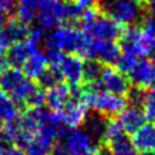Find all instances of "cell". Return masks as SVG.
I'll return each instance as SVG.
<instances>
[{
	"instance_id": "obj_18",
	"label": "cell",
	"mask_w": 155,
	"mask_h": 155,
	"mask_svg": "<svg viewBox=\"0 0 155 155\" xmlns=\"http://www.w3.org/2000/svg\"><path fill=\"white\" fill-rule=\"evenodd\" d=\"M2 33L5 34V36L7 38V40L10 41V44H15L17 41H21L23 39H25L29 34V25L24 24L23 22H21L19 19H17L16 17H8L4 28L1 29Z\"/></svg>"
},
{
	"instance_id": "obj_43",
	"label": "cell",
	"mask_w": 155,
	"mask_h": 155,
	"mask_svg": "<svg viewBox=\"0 0 155 155\" xmlns=\"http://www.w3.org/2000/svg\"><path fill=\"white\" fill-rule=\"evenodd\" d=\"M139 155H155L154 151H144V153H140Z\"/></svg>"
},
{
	"instance_id": "obj_1",
	"label": "cell",
	"mask_w": 155,
	"mask_h": 155,
	"mask_svg": "<svg viewBox=\"0 0 155 155\" xmlns=\"http://www.w3.org/2000/svg\"><path fill=\"white\" fill-rule=\"evenodd\" d=\"M91 40L92 38L82 29L73 24H62L57 25L45 38V46L46 50H58L63 53L78 54L85 61Z\"/></svg>"
},
{
	"instance_id": "obj_45",
	"label": "cell",
	"mask_w": 155,
	"mask_h": 155,
	"mask_svg": "<svg viewBox=\"0 0 155 155\" xmlns=\"http://www.w3.org/2000/svg\"><path fill=\"white\" fill-rule=\"evenodd\" d=\"M154 153H155V150H154Z\"/></svg>"
},
{
	"instance_id": "obj_15",
	"label": "cell",
	"mask_w": 155,
	"mask_h": 155,
	"mask_svg": "<svg viewBox=\"0 0 155 155\" xmlns=\"http://www.w3.org/2000/svg\"><path fill=\"white\" fill-rule=\"evenodd\" d=\"M48 68V59L45 52L35 50L22 65V71L28 79L36 80Z\"/></svg>"
},
{
	"instance_id": "obj_4",
	"label": "cell",
	"mask_w": 155,
	"mask_h": 155,
	"mask_svg": "<svg viewBox=\"0 0 155 155\" xmlns=\"http://www.w3.org/2000/svg\"><path fill=\"white\" fill-rule=\"evenodd\" d=\"M119 46L122 53L132 56L137 59L144 58L150 54L148 47L142 40L139 25L125 27V30L119 39Z\"/></svg>"
},
{
	"instance_id": "obj_11",
	"label": "cell",
	"mask_w": 155,
	"mask_h": 155,
	"mask_svg": "<svg viewBox=\"0 0 155 155\" xmlns=\"http://www.w3.org/2000/svg\"><path fill=\"white\" fill-rule=\"evenodd\" d=\"M88 108L75 97H70L61 110L63 124L69 128H76L82 125L87 117Z\"/></svg>"
},
{
	"instance_id": "obj_37",
	"label": "cell",
	"mask_w": 155,
	"mask_h": 155,
	"mask_svg": "<svg viewBox=\"0 0 155 155\" xmlns=\"http://www.w3.org/2000/svg\"><path fill=\"white\" fill-rule=\"evenodd\" d=\"M103 151H104V148L103 147H101V145H93L88 151H86L82 155H103Z\"/></svg>"
},
{
	"instance_id": "obj_13",
	"label": "cell",
	"mask_w": 155,
	"mask_h": 155,
	"mask_svg": "<svg viewBox=\"0 0 155 155\" xmlns=\"http://www.w3.org/2000/svg\"><path fill=\"white\" fill-rule=\"evenodd\" d=\"M131 143L139 153L155 150V125L151 122L143 124L131 134Z\"/></svg>"
},
{
	"instance_id": "obj_7",
	"label": "cell",
	"mask_w": 155,
	"mask_h": 155,
	"mask_svg": "<svg viewBox=\"0 0 155 155\" xmlns=\"http://www.w3.org/2000/svg\"><path fill=\"white\" fill-rule=\"evenodd\" d=\"M120 54V46L115 41L92 39L87 51L86 59H96L103 65H111L115 64Z\"/></svg>"
},
{
	"instance_id": "obj_5",
	"label": "cell",
	"mask_w": 155,
	"mask_h": 155,
	"mask_svg": "<svg viewBox=\"0 0 155 155\" xmlns=\"http://www.w3.org/2000/svg\"><path fill=\"white\" fill-rule=\"evenodd\" d=\"M127 104L128 103L125 96L101 91L94 94L92 109L104 117H115L127 107Z\"/></svg>"
},
{
	"instance_id": "obj_42",
	"label": "cell",
	"mask_w": 155,
	"mask_h": 155,
	"mask_svg": "<svg viewBox=\"0 0 155 155\" xmlns=\"http://www.w3.org/2000/svg\"><path fill=\"white\" fill-rule=\"evenodd\" d=\"M5 124H6V121H5L4 119H1V117H0V131L5 127Z\"/></svg>"
},
{
	"instance_id": "obj_33",
	"label": "cell",
	"mask_w": 155,
	"mask_h": 155,
	"mask_svg": "<svg viewBox=\"0 0 155 155\" xmlns=\"http://www.w3.org/2000/svg\"><path fill=\"white\" fill-rule=\"evenodd\" d=\"M50 155H71V154L62 143H56L53 144Z\"/></svg>"
},
{
	"instance_id": "obj_28",
	"label": "cell",
	"mask_w": 155,
	"mask_h": 155,
	"mask_svg": "<svg viewBox=\"0 0 155 155\" xmlns=\"http://www.w3.org/2000/svg\"><path fill=\"white\" fill-rule=\"evenodd\" d=\"M44 104H45V90L36 84L35 88L27 97L24 105L27 108H38V107H42Z\"/></svg>"
},
{
	"instance_id": "obj_31",
	"label": "cell",
	"mask_w": 155,
	"mask_h": 155,
	"mask_svg": "<svg viewBox=\"0 0 155 155\" xmlns=\"http://www.w3.org/2000/svg\"><path fill=\"white\" fill-rule=\"evenodd\" d=\"M27 39H28L34 46L38 47V46L42 42V40H44V30H42L40 27H39V28H34V29L29 30V34H28Z\"/></svg>"
},
{
	"instance_id": "obj_41",
	"label": "cell",
	"mask_w": 155,
	"mask_h": 155,
	"mask_svg": "<svg viewBox=\"0 0 155 155\" xmlns=\"http://www.w3.org/2000/svg\"><path fill=\"white\" fill-rule=\"evenodd\" d=\"M150 7V13L153 16H155V0H149V6Z\"/></svg>"
},
{
	"instance_id": "obj_34",
	"label": "cell",
	"mask_w": 155,
	"mask_h": 155,
	"mask_svg": "<svg viewBox=\"0 0 155 155\" xmlns=\"http://www.w3.org/2000/svg\"><path fill=\"white\" fill-rule=\"evenodd\" d=\"M5 155H24V150L22 148H19L18 145L11 144V145L6 147Z\"/></svg>"
},
{
	"instance_id": "obj_35",
	"label": "cell",
	"mask_w": 155,
	"mask_h": 155,
	"mask_svg": "<svg viewBox=\"0 0 155 155\" xmlns=\"http://www.w3.org/2000/svg\"><path fill=\"white\" fill-rule=\"evenodd\" d=\"M10 46H11L10 41L7 40V38L5 36V34L2 33V30H0V54H4Z\"/></svg>"
},
{
	"instance_id": "obj_12",
	"label": "cell",
	"mask_w": 155,
	"mask_h": 155,
	"mask_svg": "<svg viewBox=\"0 0 155 155\" xmlns=\"http://www.w3.org/2000/svg\"><path fill=\"white\" fill-rule=\"evenodd\" d=\"M70 98V87L64 81H59L45 90V103L52 111H61Z\"/></svg>"
},
{
	"instance_id": "obj_30",
	"label": "cell",
	"mask_w": 155,
	"mask_h": 155,
	"mask_svg": "<svg viewBox=\"0 0 155 155\" xmlns=\"http://www.w3.org/2000/svg\"><path fill=\"white\" fill-rule=\"evenodd\" d=\"M137 61H138L137 58L122 53V54H120V57H119L117 61L115 62V65H116V69H117L120 73L127 75V74L131 71V69L134 67V64H136Z\"/></svg>"
},
{
	"instance_id": "obj_19",
	"label": "cell",
	"mask_w": 155,
	"mask_h": 155,
	"mask_svg": "<svg viewBox=\"0 0 155 155\" xmlns=\"http://www.w3.org/2000/svg\"><path fill=\"white\" fill-rule=\"evenodd\" d=\"M25 78L27 76L19 68L10 67L0 74V88L10 96Z\"/></svg>"
},
{
	"instance_id": "obj_38",
	"label": "cell",
	"mask_w": 155,
	"mask_h": 155,
	"mask_svg": "<svg viewBox=\"0 0 155 155\" xmlns=\"http://www.w3.org/2000/svg\"><path fill=\"white\" fill-rule=\"evenodd\" d=\"M7 68H10V63H8L7 58H6V56L5 54H0V74L4 70H6Z\"/></svg>"
},
{
	"instance_id": "obj_27",
	"label": "cell",
	"mask_w": 155,
	"mask_h": 155,
	"mask_svg": "<svg viewBox=\"0 0 155 155\" xmlns=\"http://www.w3.org/2000/svg\"><path fill=\"white\" fill-rule=\"evenodd\" d=\"M15 17L17 19H19L21 22H23L24 24L29 25L31 24L35 18H36V11L22 2H18L17 4V7H16V11H15Z\"/></svg>"
},
{
	"instance_id": "obj_32",
	"label": "cell",
	"mask_w": 155,
	"mask_h": 155,
	"mask_svg": "<svg viewBox=\"0 0 155 155\" xmlns=\"http://www.w3.org/2000/svg\"><path fill=\"white\" fill-rule=\"evenodd\" d=\"M17 4H18L17 0H0V8H1L8 17H11V16L15 13V11H16Z\"/></svg>"
},
{
	"instance_id": "obj_44",
	"label": "cell",
	"mask_w": 155,
	"mask_h": 155,
	"mask_svg": "<svg viewBox=\"0 0 155 155\" xmlns=\"http://www.w3.org/2000/svg\"><path fill=\"white\" fill-rule=\"evenodd\" d=\"M5 150H6V147L0 145V155H5Z\"/></svg>"
},
{
	"instance_id": "obj_3",
	"label": "cell",
	"mask_w": 155,
	"mask_h": 155,
	"mask_svg": "<svg viewBox=\"0 0 155 155\" xmlns=\"http://www.w3.org/2000/svg\"><path fill=\"white\" fill-rule=\"evenodd\" d=\"M82 30L87 33L92 39L115 41L120 39L121 34L125 30V25L117 23L102 11L99 16Z\"/></svg>"
},
{
	"instance_id": "obj_21",
	"label": "cell",
	"mask_w": 155,
	"mask_h": 155,
	"mask_svg": "<svg viewBox=\"0 0 155 155\" xmlns=\"http://www.w3.org/2000/svg\"><path fill=\"white\" fill-rule=\"evenodd\" d=\"M140 35L142 40L148 47L150 54L155 52V16L151 13L144 16L140 21Z\"/></svg>"
},
{
	"instance_id": "obj_26",
	"label": "cell",
	"mask_w": 155,
	"mask_h": 155,
	"mask_svg": "<svg viewBox=\"0 0 155 155\" xmlns=\"http://www.w3.org/2000/svg\"><path fill=\"white\" fill-rule=\"evenodd\" d=\"M142 110L144 113L145 120L151 122L155 121V82L150 86V90L145 92Z\"/></svg>"
},
{
	"instance_id": "obj_40",
	"label": "cell",
	"mask_w": 155,
	"mask_h": 155,
	"mask_svg": "<svg viewBox=\"0 0 155 155\" xmlns=\"http://www.w3.org/2000/svg\"><path fill=\"white\" fill-rule=\"evenodd\" d=\"M7 18H8V16L0 8V30L4 28V25H5L6 21H7Z\"/></svg>"
},
{
	"instance_id": "obj_14",
	"label": "cell",
	"mask_w": 155,
	"mask_h": 155,
	"mask_svg": "<svg viewBox=\"0 0 155 155\" xmlns=\"http://www.w3.org/2000/svg\"><path fill=\"white\" fill-rule=\"evenodd\" d=\"M38 50L36 46H34L27 38L17 41L15 44H12L7 51H6V58L10 63V65L19 68L24 64V62L28 59V57L35 51Z\"/></svg>"
},
{
	"instance_id": "obj_29",
	"label": "cell",
	"mask_w": 155,
	"mask_h": 155,
	"mask_svg": "<svg viewBox=\"0 0 155 155\" xmlns=\"http://www.w3.org/2000/svg\"><path fill=\"white\" fill-rule=\"evenodd\" d=\"M127 103L132 107H138L142 108L143 102H144V97H145V90L138 88V87H130L128 92L125 94Z\"/></svg>"
},
{
	"instance_id": "obj_36",
	"label": "cell",
	"mask_w": 155,
	"mask_h": 155,
	"mask_svg": "<svg viewBox=\"0 0 155 155\" xmlns=\"http://www.w3.org/2000/svg\"><path fill=\"white\" fill-rule=\"evenodd\" d=\"M75 2V5L78 7H80L81 10L85 8V7H88V6H92L94 4L98 2V0H73Z\"/></svg>"
},
{
	"instance_id": "obj_20",
	"label": "cell",
	"mask_w": 155,
	"mask_h": 155,
	"mask_svg": "<svg viewBox=\"0 0 155 155\" xmlns=\"http://www.w3.org/2000/svg\"><path fill=\"white\" fill-rule=\"evenodd\" d=\"M54 142L42 133H36L23 148L24 155H48Z\"/></svg>"
},
{
	"instance_id": "obj_22",
	"label": "cell",
	"mask_w": 155,
	"mask_h": 155,
	"mask_svg": "<svg viewBox=\"0 0 155 155\" xmlns=\"http://www.w3.org/2000/svg\"><path fill=\"white\" fill-rule=\"evenodd\" d=\"M105 122H107V117H104L103 115L94 113L90 116L86 117L85 120V131L90 134V137L96 140H101L103 132H104V127H105Z\"/></svg>"
},
{
	"instance_id": "obj_10",
	"label": "cell",
	"mask_w": 155,
	"mask_h": 155,
	"mask_svg": "<svg viewBox=\"0 0 155 155\" xmlns=\"http://www.w3.org/2000/svg\"><path fill=\"white\" fill-rule=\"evenodd\" d=\"M59 71L62 79H64L68 85L82 84L84 59L78 54L67 53L62 58V62L59 64Z\"/></svg>"
},
{
	"instance_id": "obj_16",
	"label": "cell",
	"mask_w": 155,
	"mask_h": 155,
	"mask_svg": "<svg viewBox=\"0 0 155 155\" xmlns=\"http://www.w3.org/2000/svg\"><path fill=\"white\" fill-rule=\"evenodd\" d=\"M119 121L127 134L136 132L143 124H145V116L142 108L138 107H126L119 114Z\"/></svg>"
},
{
	"instance_id": "obj_23",
	"label": "cell",
	"mask_w": 155,
	"mask_h": 155,
	"mask_svg": "<svg viewBox=\"0 0 155 155\" xmlns=\"http://www.w3.org/2000/svg\"><path fill=\"white\" fill-rule=\"evenodd\" d=\"M18 114V105L0 88V117L10 121Z\"/></svg>"
},
{
	"instance_id": "obj_2",
	"label": "cell",
	"mask_w": 155,
	"mask_h": 155,
	"mask_svg": "<svg viewBox=\"0 0 155 155\" xmlns=\"http://www.w3.org/2000/svg\"><path fill=\"white\" fill-rule=\"evenodd\" d=\"M101 6L104 13H107L110 18L125 27L134 24L143 18L140 12L142 8L131 0H111L104 6Z\"/></svg>"
},
{
	"instance_id": "obj_39",
	"label": "cell",
	"mask_w": 155,
	"mask_h": 155,
	"mask_svg": "<svg viewBox=\"0 0 155 155\" xmlns=\"http://www.w3.org/2000/svg\"><path fill=\"white\" fill-rule=\"evenodd\" d=\"M132 2H134L138 7H140L142 10L143 8H147L149 6V0H131Z\"/></svg>"
},
{
	"instance_id": "obj_9",
	"label": "cell",
	"mask_w": 155,
	"mask_h": 155,
	"mask_svg": "<svg viewBox=\"0 0 155 155\" xmlns=\"http://www.w3.org/2000/svg\"><path fill=\"white\" fill-rule=\"evenodd\" d=\"M61 139H63L62 144L71 155H82L93 147L90 134L79 127L71 128L70 131H64Z\"/></svg>"
},
{
	"instance_id": "obj_6",
	"label": "cell",
	"mask_w": 155,
	"mask_h": 155,
	"mask_svg": "<svg viewBox=\"0 0 155 155\" xmlns=\"http://www.w3.org/2000/svg\"><path fill=\"white\" fill-rule=\"evenodd\" d=\"M98 82L102 91L121 96H125L131 87L128 78L111 65H103Z\"/></svg>"
},
{
	"instance_id": "obj_17",
	"label": "cell",
	"mask_w": 155,
	"mask_h": 155,
	"mask_svg": "<svg viewBox=\"0 0 155 155\" xmlns=\"http://www.w3.org/2000/svg\"><path fill=\"white\" fill-rule=\"evenodd\" d=\"M124 137H126V132L124 131L119 119H116V117H107L104 132H103V136H102V138L99 140V145L107 149L113 143L122 139Z\"/></svg>"
},
{
	"instance_id": "obj_24",
	"label": "cell",
	"mask_w": 155,
	"mask_h": 155,
	"mask_svg": "<svg viewBox=\"0 0 155 155\" xmlns=\"http://www.w3.org/2000/svg\"><path fill=\"white\" fill-rule=\"evenodd\" d=\"M103 64L96 59H85L84 61V73H82V84H92L99 79Z\"/></svg>"
},
{
	"instance_id": "obj_8",
	"label": "cell",
	"mask_w": 155,
	"mask_h": 155,
	"mask_svg": "<svg viewBox=\"0 0 155 155\" xmlns=\"http://www.w3.org/2000/svg\"><path fill=\"white\" fill-rule=\"evenodd\" d=\"M130 84L134 87L147 90L155 82V62L150 58H139L127 74Z\"/></svg>"
},
{
	"instance_id": "obj_25",
	"label": "cell",
	"mask_w": 155,
	"mask_h": 155,
	"mask_svg": "<svg viewBox=\"0 0 155 155\" xmlns=\"http://www.w3.org/2000/svg\"><path fill=\"white\" fill-rule=\"evenodd\" d=\"M107 149L109 150V155H139L134 149V147L132 145L131 140L127 138V136L113 143Z\"/></svg>"
}]
</instances>
